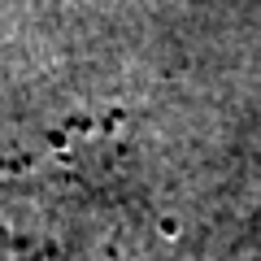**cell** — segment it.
<instances>
[{"label": "cell", "mask_w": 261, "mask_h": 261, "mask_svg": "<svg viewBox=\"0 0 261 261\" xmlns=\"http://www.w3.org/2000/svg\"><path fill=\"white\" fill-rule=\"evenodd\" d=\"M31 166H35L31 157H0V174H5V178H18V174H27Z\"/></svg>", "instance_id": "cell-1"}, {"label": "cell", "mask_w": 261, "mask_h": 261, "mask_svg": "<svg viewBox=\"0 0 261 261\" xmlns=\"http://www.w3.org/2000/svg\"><path fill=\"white\" fill-rule=\"evenodd\" d=\"M92 130H96V118H87V113L65 118V135H92Z\"/></svg>", "instance_id": "cell-2"}, {"label": "cell", "mask_w": 261, "mask_h": 261, "mask_svg": "<svg viewBox=\"0 0 261 261\" xmlns=\"http://www.w3.org/2000/svg\"><path fill=\"white\" fill-rule=\"evenodd\" d=\"M161 235H170V240L178 235V222H174V218H161Z\"/></svg>", "instance_id": "cell-3"}]
</instances>
